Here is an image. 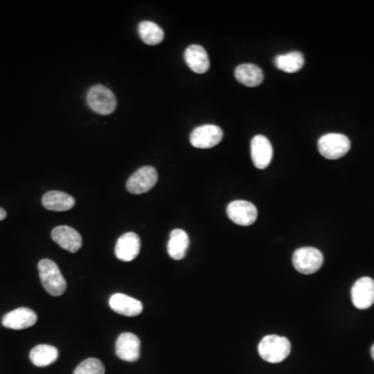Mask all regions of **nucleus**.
Here are the masks:
<instances>
[{"label": "nucleus", "mask_w": 374, "mask_h": 374, "mask_svg": "<svg viewBox=\"0 0 374 374\" xmlns=\"http://www.w3.org/2000/svg\"><path fill=\"white\" fill-rule=\"evenodd\" d=\"M38 274L45 290L52 296H60L67 289L66 278L52 260L43 259L38 264Z\"/></svg>", "instance_id": "nucleus-1"}, {"label": "nucleus", "mask_w": 374, "mask_h": 374, "mask_svg": "<svg viewBox=\"0 0 374 374\" xmlns=\"http://www.w3.org/2000/svg\"><path fill=\"white\" fill-rule=\"evenodd\" d=\"M260 357L268 363L283 362L292 351V343L285 337L270 335L262 339L258 346Z\"/></svg>", "instance_id": "nucleus-2"}, {"label": "nucleus", "mask_w": 374, "mask_h": 374, "mask_svg": "<svg viewBox=\"0 0 374 374\" xmlns=\"http://www.w3.org/2000/svg\"><path fill=\"white\" fill-rule=\"evenodd\" d=\"M87 104L99 115H111L117 109V98L109 87L94 85L87 91Z\"/></svg>", "instance_id": "nucleus-3"}, {"label": "nucleus", "mask_w": 374, "mask_h": 374, "mask_svg": "<svg viewBox=\"0 0 374 374\" xmlns=\"http://www.w3.org/2000/svg\"><path fill=\"white\" fill-rule=\"evenodd\" d=\"M318 150L327 160H339L351 150V140L344 134L327 133L319 138Z\"/></svg>", "instance_id": "nucleus-4"}, {"label": "nucleus", "mask_w": 374, "mask_h": 374, "mask_svg": "<svg viewBox=\"0 0 374 374\" xmlns=\"http://www.w3.org/2000/svg\"><path fill=\"white\" fill-rule=\"evenodd\" d=\"M292 262L294 268L300 274H312L318 272L322 266L323 255L315 248H300L294 252Z\"/></svg>", "instance_id": "nucleus-5"}, {"label": "nucleus", "mask_w": 374, "mask_h": 374, "mask_svg": "<svg viewBox=\"0 0 374 374\" xmlns=\"http://www.w3.org/2000/svg\"><path fill=\"white\" fill-rule=\"evenodd\" d=\"M157 181V170L153 166H143L128 179L126 187L130 194L142 195L151 190Z\"/></svg>", "instance_id": "nucleus-6"}, {"label": "nucleus", "mask_w": 374, "mask_h": 374, "mask_svg": "<svg viewBox=\"0 0 374 374\" xmlns=\"http://www.w3.org/2000/svg\"><path fill=\"white\" fill-rule=\"evenodd\" d=\"M223 132L219 126L203 125L197 127L190 134V144L199 149H209L221 143Z\"/></svg>", "instance_id": "nucleus-7"}, {"label": "nucleus", "mask_w": 374, "mask_h": 374, "mask_svg": "<svg viewBox=\"0 0 374 374\" xmlns=\"http://www.w3.org/2000/svg\"><path fill=\"white\" fill-rule=\"evenodd\" d=\"M227 214L233 223L239 226H251L258 217L255 205L248 201L237 200L230 203L227 207Z\"/></svg>", "instance_id": "nucleus-8"}, {"label": "nucleus", "mask_w": 374, "mask_h": 374, "mask_svg": "<svg viewBox=\"0 0 374 374\" xmlns=\"http://www.w3.org/2000/svg\"><path fill=\"white\" fill-rule=\"evenodd\" d=\"M351 300L360 310L370 308L374 304V280L368 276L359 278L351 288Z\"/></svg>", "instance_id": "nucleus-9"}, {"label": "nucleus", "mask_w": 374, "mask_h": 374, "mask_svg": "<svg viewBox=\"0 0 374 374\" xmlns=\"http://www.w3.org/2000/svg\"><path fill=\"white\" fill-rule=\"evenodd\" d=\"M52 237L54 243L70 253H76L82 247V237L80 234L68 226L54 228L52 232Z\"/></svg>", "instance_id": "nucleus-10"}, {"label": "nucleus", "mask_w": 374, "mask_h": 374, "mask_svg": "<svg viewBox=\"0 0 374 374\" xmlns=\"http://www.w3.org/2000/svg\"><path fill=\"white\" fill-rule=\"evenodd\" d=\"M274 150L272 143L266 136L256 135L252 140L251 156L256 168L264 170L272 162Z\"/></svg>", "instance_id": "nucleus-11"}, {"label": "nucleus", "mask_w": 374, "mask_h": 374, "mask_svg": "<svg viewBox=\"0 0 374 374\" xmlns=\"http://www.w3.org/2000/svg\"><path fill=\"white\" fill-rule=\"evenodd\" d=\"M38 320L36 312L32 309L18 308L7 313L3 317V325L11 330H25L28 327L36 324Z\"/></svg>", "instance_id": "nucleus-12"}, {"label": "nucleus", "mask_w": 374, "mask_h": 374, "mask_svg": "<svg viewBox=\"0 0 374 374\" xmlns=\"http://www.w3.org/2000/svg\"><path fill=\"white\" fill-rule=\"evenodd\" d=\"M116 353L123 361H138L140 355V340L132 333H123L120 335L116 343Z\"/></svg>", "instance_id": "nucleus-13"}, {"label": "nucleus", "mask_w": 374, "mask_h": 374, "mask_svg": "<svg viewBox=\"0 0 374 374\" xmlns=\"http://www.w3.org/2000/svg\"><path fill=\"white\" fill-rule=\"evenodd\" d=\"M140 252V239L138 234L128 232L118 239L115 254L118 259L130 262L138 257Z\"/></svg>", "instance_id": "nucleus-14"}, {"label": "nucleus", "mask_w": 374, "mask_h": 374, "mask_svg": "<svg viewBox=\"0 0 374 374\" xmlns=\"http://www.w3.org/2000/svg\"><path fill=\"white\" fill-rule=\"evenodd\" d=\"M109 307L113 312L128 317L138 316L143 312L142 302L123 294H113L109 298Z\"/></svg>", "instance_id": "nucleus-15"}, {"label": "nucleus", "mask_w": 374, "mask_h": 374, "mask_svg": "<svg viewBox=\"0 0 374 374\" xmlns=\"http://www.w3.org/2000/svg\"><path fill=\"white\" fill-rule=\"evenodd\" d=\"M184 60L190 70L198 74H204L210 67L208 54L200 45H190L187 47L184 52Z\"/></svg>", "instance_id": "nucleus-16"}, {"label": "nucleus", "mask_w": 374, "mask_h": 374, "mask_svg": "<svg viewBox=\"0 0 374 374\" xmlns=\"http://www.w3.org/2000/svg\"><path fill=\"white\" fill-rule=\"evenodd\" d=\"M43 206L50 211H68L75 205V200L70 195L58 190L46 192L42 198Z\"/></svg>", "instance_id": "nucleus-17"}, {"label": "nucleus", "mask_w": 374, "mask_h": 374, "mask_svg": "<svg viewBox=\"0 0 374 374\" xmlns=\"http://www.w3.org/2000/svg\"><path fill=\"white\" fill-rule=\"evenodd\" d=\"M190 247V239L184 230L175 229L170 232L168 243V253L174 260H182Z\"/></svg>", "instance_id": "nucleus-18"}, {"label": "nucleus", "mask_w": 374, "mask_h": 374, "mask_svg": "<svg viewBox=\"0 0 374 374\" xmlns=\"http://www.w3.org/2000/svg\"><path fill=\"white\" fill-rule=\"evenodd\" d=\"M235 77L245 87H255L261 85L264 74L261 68L256 65L243 64L235 69Z\"/></svg>", "instance_id": "nucleus-19"}, {"label": "nucleus", "mask_w": 374, "mask_h": 374, "mask_svg": "<svg viewBox=\"0 0 374 374\" xmlns=\"http://www.w3.org/2000/svg\"><path fill=\"white\" fill-rule=\"evenodd\" d=\"M30 359L34 366L46 367V366L52 365L58 359V351L52 345H36L30 351Z\"/></svg>", "instance_id": "nucleus-20"}, {"label": "nucleus", "mask_w": 374, "mask_h": 374, "mask_svg": "<svg viewBox=\"0 0 374 374\" xmlns=\"http://www.w3.org/2000/svg\"><path fill=\"white\" fill-rule=\"evenodd\" d=\"M305 58L300 52L280 54L274 58V65L278 70L286 73H296L304 67Z\"/></svg>", "instance_id": "nucleus-21"}, {"label": "nucleus", "mask_w": 374, "mask_h": 374, "mask_svg": "<svg viewBox=\"0 0 374 374\" xmlns=\"http://www.w3.org/2000/svg\"><path fill=\"white\" fill-rule=\"evenodd\" d=\"M138 34L143 42L147 45L160 44L164 41V32L160 25L152 21L140 22L138 25Z\"/></svg>", "instance_id": "nucleus-22"}, {"label": "nucleus", "mask_w": 374, "mask_h": 374, "mask_svg": "<svg viewBox=\"0 0 374 374\" xmlns=\"http://www.w3.org/2000/svg\"><path fill=\"white\" fill-rule=\"evenodd\" d=\"M105 368L102 362L99 361L98 359H94V358H89V359L85 360L82 363L79 364L77 366L76 369L74 370L73 374H104Z\"/></svg>", "instance_id": "nucleus-23"}, {"label": "nucleus", "mask_w": 374, "mask_h": 374, "mask_svg": "<svg viewBox=\"0 0 374 374\" xmlns=\"http://www.w3.org/2000/svg\"><path fill=\"white\" fill-rule=\"evenodd\" d=\"M6 217H7V211L3 208H0V221H3Z\"/></svg>", "instance_id": "nucleus-24"}, {"label": "nucleus", "mask_w": 374, "mask_h": 374, "mask_svg": "<svg viewBox=\"0 0 374 374\" xmlns=\"http://www.w3.org/2000/svg\"><path fill=\"white\" fill-rule=\"evenodd\" d=\"M371 357L374 360V345L371 347Z\"/></svg>", "instance_id": "nucleus-25"}]
</instances>
